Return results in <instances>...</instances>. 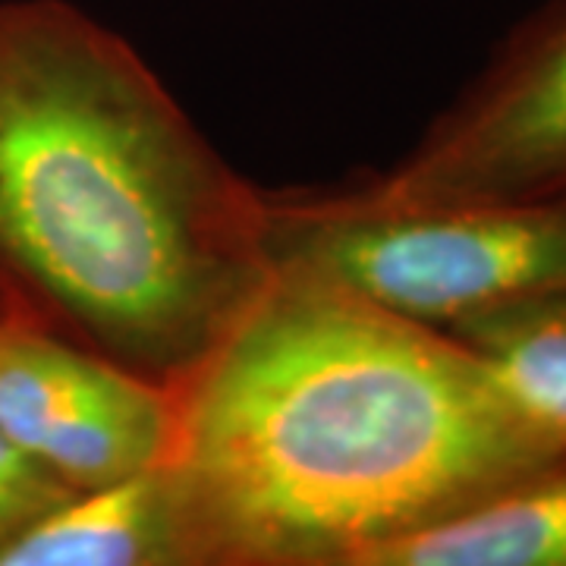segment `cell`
<instances>
[{
    "instance_id": "7a4b0ae2",
    "label": "cell",
    "mask_w": 566,
    "mask_h": 566,
    "mask_svg": "<svg viewBox=\"0 0 566 566\" xmlns=\"http://www.w3.org/2000/svg\"><path fill=\"white\" fill-rule=\"evenodd\" d=\"M243 180L117 32L0 3V322L180 394L271 281Z\"/></svg>"
},
{
    "instance_id": "3957f363",
    "label": "cell",
    "mask_w": 566,
    "mask_h": 566,
    "mask_svg": "<svg viewBox=\"0 0 566 566\" xmlns=\"http://www.w3.org/2000/svg\"><path fill=\"white\" fill-rule=\"evenodd\" d=\"M264 245L271 268L447 331L566 290V196L406 205L359 186L264 192Z\"/></svg>"
},
{
    "instance_id": "9c48e42d",
    "label": "cell",
    "mask_w": 566,
    "mask_h": 566,
    "mask_svg": "<svg viewBox=\"0 0 566 566\" xmlns=\"http://www.w3.org/2000/svg\"><path fill=\"white\" fill-rule=\"evenodd\" d=\"M76 491L0 434V547Z\"/></svg>"
},
{
    "instance_id": "277c9868",
    "label": "cell",
    "mask_w": 566,
    "mask_h": 566,
    "mask_svg": "<svg viewBox=\"0 0 566 566\" xmlns=\"http://www.w3.org/2000/svg\"><path fill=\"white\" fill-rule=\"evenodd\" d=\"M353 186L406 205L566 196V0L513 25L403 158Z\"/></svg>"
},
{
    "instance_id": "52a82bcc",
    "label": "cell",
    "mask_w": 566,
    "mask_h": 566,
    "mask_svg": "<svg viewBox=\"0 0 566 566\" xmlns=\"http://www.w3.org/2000/svg\"><path fill=\"white\" fill-rule=\"evenodd\" d=\"M371 566H566V457L390 545Z\"/></svg>"
},
{
    "instance_id": "5b68a950",
    "label": "cell",
    "mask_w": 566,
    "mask_h": 566,
    "mask_svg": "<svg viewBox=\"0 0 566 566\" xmlns=\"http://www.w3.org/2000/svg\"><path fill=\"white\" fill-rule=\"evenodd\" d=\"M0 434L63 485L92 491L170 460L177 394L0 322Z\"/></svg>"
},
{
    "instance_id": "ba28073f",
    "label": "cell",
    "mask_w": 566,
    "mask_h": 566,
    "mask_svg": "<svg viewBox=\"0 0 566 566\" xmlns=\"http://www.w3.org/2000/svg\"><path fill=\"white\" fill-rule=\"evenodd\" d=\"M504 394L566 447V290L472 315L447 327Z\"/></svg>"
},
{
    "instance_id": "8992f818",
    "label": "cell",
    "mask_w": 566,
    "mask_h": 566,
    "mask_svg": "<svg viewBox=\"0 0 566 566\" xmlns=\"http://www.w3.org/2000/svg\"><path fill=\"white\" fill-rule=\"evenodd\" d=\"M0 566H196L170 469L76 491L0 547Z\"/></svg>"
},
{
    "instance_id": "6da1fadb",
    "label": "cell",
    "mask_w": 566,
    "mask_h": 566,
    "mask_svg": "<svg viewBox=\"0 0 566 566\" xmlns=\"http://www.w3.org/2000/svg\"><path fill=\"white\" fill-rule=\"evenodd\" d=\"M444 327L274 268L177 394L196 566H371L564 460Z\"/></svg>"
}]
</instances>
